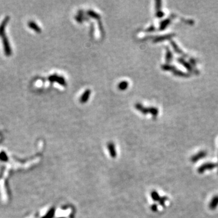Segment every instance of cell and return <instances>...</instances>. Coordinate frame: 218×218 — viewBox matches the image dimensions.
<instances>
[{
	"instance_id": "1",
	"label": "cell",
	"mask_w": 218,
	"mask_h": 218,
	"mask_svg": "<svg viewBox=\"0 0 218 218\" xmlns=\"http://www.w3.org/2000/svg\"><path fill=\"white\" fill-rule=\"evenodd\" d=\"M2 45H3L5 55L7 57H9L12 55V49L9 44V40L5 35L2 36Z\"/></svg>"
},
{
	"instance_id": "2",
	"label": "cell",
	"mask_w": 218,
	"mask_h": 218,
	"mask_svg": "<svg viewBox=\"0 0 218 218\" xmlns=\"http://www.w3.org/2000/svg\"><path fill=\"white\" fill-rule=\"evenodd\" d=\"M216 165H217L216 164H213V163L205 164H203V165H201L198 169V172L200 173H202L207 170H212V169L215 168L216 167Z\"/></svg>"
},
{
	"instance_id": "3",
	"label": "cell",
	"mask_w": 218,
	"mask_h": 218,
	"mask_svg": "<svg viewBox=\"0 0 218 218\" xmlns=\"http://www.w3.org/2000/svg\"><path fill=\"white\" fill-rule=\"evenodd\" d=\"M9 19H10L9 16H7L4 18V19L1 22V23L0 24V36H3L4 35H5V33H4L5 29H6L7 24L9 21Z\"/></svg>"
},
{
	"instance_id": "4",
	"label": "cell",
	"mask_w": 218,
	"mask_h": 218,
	"mask_svg": "<svg viewBox=\"0 0 218 218\" xmlns=\"http://www.w3.org/2000/svg\"><path fill=\"white\" fill-rule=\"evenodd\" d=\"M206 155H207V153H206L205 152L201 151V152H199L198 153H197L196 155L193 156L192 157V158H191V160H192L193 162H196V161H198V160H199L200 159H201V158H204Z\"/></svg>"
},
{
	"instance_id": "5",
	"label": "cell",
	"mask_w": 218,
	"mask_h": 218,
	"mask_svg": "<svg viewBox=\"0 0 218 218\" xmlns=\"http://www.w3.org/2000/svg\"><path fill=\"white\" fill-rule=\"evenodd\" d=\"M28 26L32 30H35L36 32H40L41 30L40 27L35 22L32 21L28 23Z\"/></svg>"
},
{
	"instance_id": "6",
	"label": "cell",
	"mask_w": 218,
	"mask_h": 218,
	"mask_svg": "<svg viewBox=\"0 0 218 218\" xmlns=\"http://www.w3.org/2000/svg\"><path fill=\"white\" fill-rule=\"evenodd\" d=\"M218 205V196H215L210 204V208L212 210H215Z\"/></svg>"
},
{
	"instance_id": "7",
	"label": "cell",
	"mask_w": 218,
	"mask_h": 218,
	"mask_svg": "<svg viewBox=\"0 0 218 218\" xmlns=\"http://www.w3.org/2000/svg\"><path fill=\"white\" fill-rule=\"evenodd\" d=\"M49 79L52 81H58V83L64 84V79H62V78L58 77L56 75H52L50 77H49Z\"/></svg>"
}]
</instances>
